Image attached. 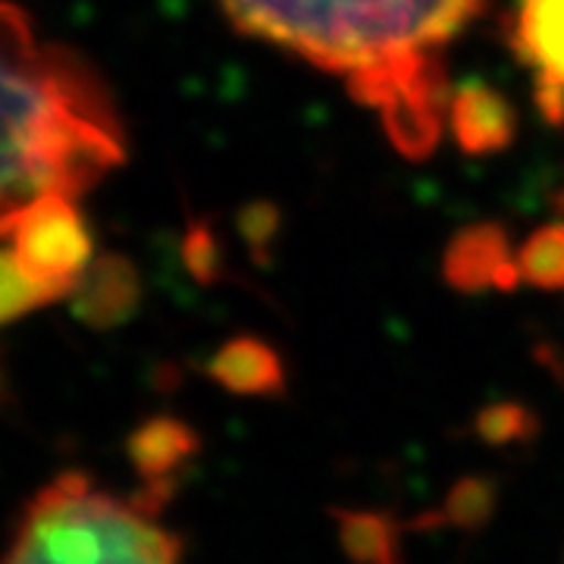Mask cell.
Returning a JSON list of instances; mask_svg holds the SVG:
<instances>
[{
	"label": "cell",
	"instance_id": "8fae6325",
	"mask_svg": "<svg viewBox=\"0 0 564 564\" xmlns=\"http://www.w3.org/2000/svg\"><path fill=\"white\" fill-rule=\"evenodd\" d=\"M336 536L355 562L392 564L402 555V524L383 511H336Z\"/></svg>",
	"mask_w": 564,
	"mask_h": 564
},
{
	"label": "cell",
	"instance_id": "52a82bcc",
	"mask_svg": "<svg viewBox=\"0 0 564 564\" xmlns=\"http://www.w3.org/2000/svg\"><path fill=\"white\" fill-rule=\"evenodd\" d=\"M198 448H202V436L185 421L166 417V414L141 423L126 443L129 462L139 470L144 489H151L166 502L176 489L173 486L176 470L192 462L198 455Z\"/></svg>",
	"mask_w": 564,
	"mask_h": 564
},
{
	"label": "cell",
	"instance_id": "7a4b0ae2",
	"mask_svg": "<svg viewBox=\"0 0 564 564\" xmlns=\"http://www.w3.org/2000/svg\"><path fill=\"white\" fill-rule=\"evenodd\" d=\"M122 161V126L95 69L41 44L29 17L0 3V239L39 195L79 198Z\"/></svg>",
	"mask_w": 564,
	"mask_h": 564
},
{
	"label": "cell",
	"instance_id": "d6986e66",
	"mask_svg": "<svg viewBox=\"0 0 564 564\" xmlns=\"http://www.w3.org/2000/svg\"><path fill=\"white\" fill-rule=\"evenodd\" d=\"M555 207H558V214H564V188L555 195Z\"/></svg>",
	"mask_w": 564,
	"mask_h": 564
},
{
	"label": "cell",
	"instance_id": "277c9868",
	"mask_svg": "<svg viewBox=\"0 0 564 564\" xmlns=\"http://www.w3.org/2000/svg\"><path fill=\"white\" fill-rule=\"evenodd\" d=\"M7 239L25 270L61 302L76 292L82 273L91 263V229L76 207V198L47 192L29 202L10 223Z\"/></svg>",
	"mask_w": 564,
	"mask_h": 564
},
{
	"label": "cell",
	"instance_id": "5bb4252c",
	"mask_svg": "<svg viewBox=\"0 0 564 564\" xmlns=\"http://www.w3.org/2000/svg\"><path fill=\"white\" fill-rule=\"evenodd\" d=\"M51 302H57V299L25 270L13 245L0 248V326L20 321L35 307H44Z\"/></svg>",
	"mask_w": 564,
	"mask_h": 564
},
{
	"label": "cell",
	"instance_id": "ac0fdd59",
	"mask_svg": "<svg viewBox=\"0 0 564 564\" xmlns=\"http://www.w3.org/2000/svg\"><path fill=\"white\" fill-rule=\"evenodd\" d=\"M536 107L545 117V122H564V85L555 79H536Z\"/></svg>",
	"mask_w": 564,
	"mask_h": 564
},
{
	"label": "cell",
	"instance_id": "3957f363",
	"mask_svg": "<svg viewBox=\"0 0 564 564\" xmlns=\"http://www.w3.org/2000/svg\"><path fill=\"white\" fill-rule=\"evenodd\" d=\"M158 511L98 489L85 474L66 470L32 496L13 527L3 562H120L166 564L182 555V540L154 521Z\"/></svg>",
	"mask_w": 564,
	"mask_h": 564
},
{
	"label": "cell",
	"instance_id": "ba28073f",
	"mask_svg": "<svg viewBox=\"0 0 564 564\" xmlns=\"http://www.w3.org/2000/svg\"><path fill=\"white\" fill-rule=\"evenodd\" d=\"M141 302V280L135 267L120 254H104L88 263L73 292L76 317L95 329H110L126 323Z\"/></svg>",
	"mask_w": 564,
	"mask_h": 564
},
{
	"label": "cell",
	"instance_id": "9c48e42d",
	"mask_svg": "<svg viewBox=\"0 0 564 564\" xmlns=\"http://www.w3.org/2000/svg\"><path fill=\"white\" fill-rule=\"evenodd\" d=\"M207 373L214 383L236 392V395H280L285 389V370L280 355L254 336H239L217 348L207 361Z\"/></svg>",
	"mask_w": 564,
	"mask_h": 564
},
{
	"label": "cell",
	"instance_id": "2e32d148",
	"mask_svg": "<svg viewBox=\"0 0 564 564\" xmlns=\"http://www.w3.org/2000/svg\"><path fill=\"white\" fill-rule=\"evenodd\" d=\"M182 254H185L188 270L195 273V280L217 282L223 276L220 245H217V236L210 232L207 223H192V226H188V236H185V245H182Z\"/></svg>",
	"mask_w": 564,
	"mask_h": 564
},
{
	"label": "cell",
	"instance_id": "6da1fadb",
	"mask_svg": "<svg viewBox=\"0 0 564 564\" xmlns=\"http://www.w3.org/2000/svg\"><path fill=\"white\" fill-rule=\"evenodd\" d=\"M251 39L345 76L355 101L377 110L411 161L436 151L448 120L440 51L486 0H220Z\"/></svg>",
	"mask_w": 564,
	"mask_h": 564
},
{
	"label": "cell",
	"instance_id": "7c38bea8",
	"mask_svg": "<svg viewBox=\"0 0 564 564\" xmlns=\"http://www.w3.org/2000/svg\"><path fill=\"white\" fill-rule=\"evenodd\" d=\"M499 511V484L489 477H462L458 484L445 492L443 505L436 511H426L423 518H414L417 530L430 527H458V530H480Z\"/></svg>",
	"mask_w": 564,
	"mask_h": 564
},
{
	"label": "cell",
	"instance_id": "e0dca14e",
	"mask_svg": "<svg viewBox=\"0 0 564 564\" xmlns=\"http://www.w3.org/2000/svg\"><path fill=\"white\" fill-rule=\"evenodd\" d=\"M239 232L248 248L258 254V261H267V248L273 245L280 232V207L270 202H254L239 214Z\"/></svg>",
	"mask_w": 564,
	"mask_h": 564
},
{
	"label": "cell",
	"instance_id": "5b68a950",
	"mask_svg": "<svg viewBox=\"0 0 564 564\" xmlns=\"http://www.w3.org/2000/svg\"><path fill=\"white\" fill-rule=\"evenodd\" d=\"M443 276L458 292H511L521 282L518 251L499 223H474L452 236L443 254Z\"/></svg>",
	"mask_w": 564,
	"mask_h": 564
},
{
	"label": "cell",
	"instance_id": "4fadbf2b",
	"mask_svg": "<svg viewBox=\"0 0 564 564\" xmlns=\"http://www.w3.org/2000/svg\"><path fill=\"white\" fill-rule=\"evenodd\" d=\"M518 270L521 280L530 282L533 289H564V223H549L536 229L518 248Z\"/></svg>",
	"mask_w": 564,
	"mask_h": 564
},
{
	"label": "cell",
	"instance_id": "30bf717a",
	"mask_svg": "<svg viewBox=\"0 0 564 564\" xmlns=\"http://www.w3.org/2000/svg\"><path fill=\"white\" fill-rule=\"evenodd\" d=\"M514 44L540 76L564 85V0H521Z\"/></svg>",
	"mask_w": 564,
	"mask_h": 564
},
{
	"label": "cell",
	"instance_id": "8992f818",
	"mask_svg": "<svg viewBox=\"0 0 564 564\" xmlns=\"http://www.w3.org/2000/svg\"><path fill=\"white\" fill-rule=\"evenodd\" d=\"M448 129L464 154H499L518 135V113L486 82H467L448 104Z\"/></svg>",
	"mask_w": 564,
	"mask_h": 564
},
{
	"label": "cell",
	"instance_id": "9a60e30c",
	"mask_svg": "<svg viewBox=\"0 0 564 564\" xmlns=\"http://www.w3.org/2000/svg\"><path fill=\"white\" fill-rule=\"evenodd\" d=\"M474 433L486 445H514L530 443L540 433V417L518 402L486 404L474 421Z\"/></svg>",
	"mask_w": 564,
	"mask_h": 564
}]
</instances>
